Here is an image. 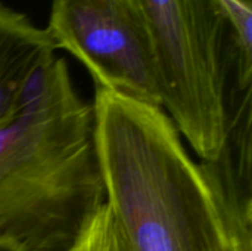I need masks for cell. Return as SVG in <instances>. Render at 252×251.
Masks as SVG:
<instances>
[{
	"label": "cell",
	"instance_id": "obj_8",
	"mask_svg": "<svg viewBox=\"0 0 252 251\" xmlns=\"http://www.w3.org/2000/svg\"><path fill=\"white\" fill-rule=\"evenodd\" d=\"M108 251H130L127 244L124 243L123 237L120 235L118 229L115 228L114 222H112V228H111V240H109V250Z\"/></svg>",
	"mask_w": 252,
	"mask_h": 251
},
{
	"label": "cell",
	"instance_id": "obj_6",
	"mask_svg": "<svg viewBox=\"0 0 252 251\" xmlns=\"http://www.w3.org/2000/svg\"><path fill=\"white\" fill-rule=\"evenodd\" d=\"M223 18L230 38V105L251 96V0H210Z\"/></svg>",
	"mask_w": 252,
	"mask_h": 251
},
{
	"label": "cell",
	"instance_id": "obj_5",
	"mask_svg": "<svg viewBox=\"0 0 252 251\" xmlns=\"http://www.w3.org/2000/svg\"><path fill=\"white\" fill-rule=\"evenodd\" d=\"M53 55L47 30L0 1V126L16 114L31 74Z\"/></svg>",
	"mask_w": 252,
	"mask_h": 251
},
{
	"label": "cell",
	"instance_id": "obj_2",
	"mask_svg": "<svg viewBox=\"0 0 252 251\" xmlns=\"http://www.w3.org/2000/svg\"><path fill=\"white\" fill-rule=\"evenodd\" d=\"M103 206L93 105L53 55L0 126V238L27 251H69Z\"/></svg>",
	"mask_w": 252,
	"mask_h": 251
},
{
	"label": "cell",
	"instance_id": "obj_3",
	"mask_svg": "<svg viewBox=\"0 0 252 251\" xmlns=\"http://www.w3.org/2000/svg\"><path fill=\"white\" fill-rule=\"evenodd\" d=\"M139 1L155 41L162 108L202 163L214 164L230 124L227 27L210 0Z\"/></svg>",
	"mask_w": 252,
	"mask_h": 251
},
{
	"label": "cell",
	"instance_id": "obj_4",
	"mask_svg": "<svg viewBox=\"0 0 252 251\" xmlns=\"http://www.w3.org/2000/svg\"><path fill=\"white\" fill-rule=\"evenodd\" d=\"M46 30L96 87L162 108L155 41L139 0H52Z\"/></svg>",
	"mask_w": 252,
	"mask_h": 251
},
{
	"label": "cell",
	"instance_id": "obj_7",
	"mask_svg": "<svg viewBox=\"0 0 252 251\" xmlns=\"http://www.w3.org/2000/svg\"><path fill=\"white\" fill-rule=\"evenodd\" d=\"M111 228L112 219L106 206H103L69 251H108Z\"/></svg>",
	"mask_w": 252,
	"mask_h": 251
},
{
	"label": "cell",
	"instance_id": "obj_1",
	"mask_svg": "<svg viewBox=\"0 0 252 251\" xmlns=\"http://www.w3.org/2000/svg\"><path fill=\"white\" fill-rule=\"evenodd\" d=\"M92 105L105 206L128 250H252L251 225L164 108L102 87Z\"/></svg>",
	"mask_w": 252,
	"mask_h": 251
},
{
	"label": "cell",
	"instance_id": "obj_9",
	"mask_svg": "<svg viewBox=\"0 0 252 251\" xmlns=\"http://www.w3.org/2000/svg\"><path fill=\"white\" fill-rule=\"evenodd\" d=\"M0 251H27L25 249L16 246L15 243L12 241H7V240H1L0 238Z\"/></svg>",
	"mask_w": 252,
	"mask_h": 251
}]
</instances>
